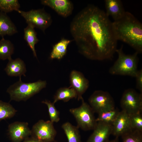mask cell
Segmentation results:
<instances>
[{
	"label": "cell",
	"mask_w": 142,
	"mask_h": 142,
	"mask_svg": "<svg viewBox=\"0 0 142 142\" xmlns=\"http://www.w3.org/2000/svg\"><path fill=\"white\" fill-rule=\"evenodd\" d=\"M70 31L79 52L89 59H110L116 52L118 40L112 22L96 6L89 5L78 13L71 22Z\"/></svg>",
	"instance_id": "cell-1"
},
{
	"label": "cell",
	"mask_w": 142,
	"mask_h": 142,
	"mask_svg": "<svg viewBox=\"0 0 142 142\" xmlns=\"http://www.w3.org/2000/svg\"><path fill=\"white\" fill-rule=\"evenodd\" d=\"M115 37L128 44L138 53L142 52V24L130 13L125 12L120 19L112 22Z\"/></svg>",
	"instance_id": "cell-2"
},
{
	"label": "cell",
	"mask_w": 142,
	"mask_h": 142,
	"mask_svg": "<svg viewBox=\"0 0 142 142\" xmlns=\"http://www.w3.org/2000/svg\"><path fill=\"white\" fill-rule=\"evenodd\" d=\"M123 45L116 52L118 57L110 68L109 73L113 75H127L135 77L138 71V54L136 52L131 55L126 54L123 50Z\"/></svg>",
	"instance_id": "cell-3"
},
{
	"label": "cell",
	"mask_w": 142,
	"mask_h": 142,
	"mask_svg": "<svg viewBox=\"0 0 142 142\" xmlns=\"http://www.w3.org/2000/svg\"><path fill=\"white\" fill-rule=\"evenodd\" d=\"M46 85L45 81L39 80L33 83H25L20 78L19 80L11 85L7 92L11 100L26 101L45 88Z\"/></svg>",
	"instance_id": "cell-4"
},
{
	"label": "cell",
	"mask_w": 142,
	"mask_h": 142,
	"mask_svg": "<svg viewBox=\"0 0 142 142\" xmlns=\"http://www.w3.org/2000/svg\"><path fill=\"white\" fill-rule=\"evenodd\" d=\"M79 107L70 109L69 111L75 118L77 126L84 131L93 130L97 123L94 112L89 105L83 98Z\"/></svg>",
	"instance_id": "cell-5"
},
{
	"label": "cell",
	"mask_w": 142,
	"mask_h": 142,
	"mask_svg": "<svg viewBox=\"0 0 142 142\" xmlns=\"http://www.w3.org/2000/svg\"><path fill=\"white\" fill-rule=\"evenodd\" d=\"M18 12L24 19L28 25L44 32L52 23L50 15L43 9H32L28 11L19 10Z\"/></svg>",
	"instance_id": "cell-6"
},
{
	"label": "cell",
	"mask_w": 142,
	"mask_h": 142,
	"mask_svg": "<svg viewBox=\"0 0 142 142\" xmlns=\"http://www.w3.org/2000/svg\"><path fill=\"white\" fill-rule=\"evenodd\" d=\"M122 110L129 115L141 113L142 110V93L133 89L126 90L123 93L120 102Z\"/></svg>",
	"instance_id": "cell-7"
},
{
	"label": "cell",
	"mask_w": 142,
	"mask_h": 142,
	"mask_svg": "<svg viewBox=\"0 0 142 142\" xmlns=\"http://www.w3.org/2000/svg\"><path fill=\"white\" fill-rule=\"evenodd\" d=\"M53 123L50 120H39L31 130V137L42 142H53L57 134Z\"/></svg>",
	"instance_id": "cell-8"
},
{
	"label": "cell",
	"mask_w": 142,
	"mask_h": 142,
	"mask_svg": "<svg viewBox=\"0 0 142 142\" xmlns=\"http://www.w3.org/2000/svg\"><path fill=\"white\" fill-rule=\"evenodd\" d=\"M88 101L94 112L98 114L115 108L114 102L111 95L102 90L94 91L89 98Z\"/></svg>",
	"instance_id": "cell-9"
},
{
	"label": "cell",
	"mask_w": 142,
	"mask_h": 142,
	"mask_svg": "<svg viewBox=\"0 0 142 142\" xmlns=\"http://www.w3.org/2000/svg\"><path fill=\"white\" fill-rule=\"evenodd\" d=\"M8 132L12 142H22L31 136V130L27 122L17 121L9 125Z\"/></svg>",
	"instance_id": "cell-10"
},
{
	"label": "cell",
	"mask_w": 142,
	"mask_h": 142,
	"mask_svg": "<svg viewBox=\"0 0 142 142\" xmlns=\"http://www.w3.org/2000/svg\"><path fill=\"white\" fill-rule=\"evenodd\" d=\"M70 87L73 89L76 92L78 100H81L83 98V95L89 87V81L82 73L73 70L70 74Z\"/></svg>",
	"instance_id": "cell-11"
},
{
	"label": "cell",
	"mask_w": 142,
	"mask_h": 142,
	"mask_svg": "<svg viewBox=\"0 0 142 142\" xmlns=\"http://www.w3.org/2000/svg\"><path fill=\"white\" fill-rule=\"evenodd\" d=\"M111 134L118 137L122 136L131 129L129 115L125 111H120L112 125Z\"/></svg>",
	"instance_id": "cell-12"
},
{
	"label": "cell",
	"mask_w": 142,
	"mask_h": 142,
	"mask_svg": "<svg viewBox=\"0 0 142 142\" xmlns=\"http://www.w3.org/2000/svg\"><path fill=\"white\" fill-rule=\"evenodd\" d=\"M87 142H108L111 134L112 125L98 122Z\"/></svg>",
	"instance_id": "cell-13"
},
{
	"label": "cell",
	"mask_w": 142,
	"mask_h": 142,
	"mask_svg": "<svg viewBox=\"0 0 142 142\" xmlns=\"http://www.w3.org/2000/svg\"><path fill=\"white\" fill-rule=\"evenodd\" d=\"M41 2L43 5L50 7L64 17L69 16L73 9L72 4L68 0H43Z\"/></svg>",
	"instance_id": "cell-14"
},
{
	"label": "cell",
	"mask_w": 142,
	"mask_h": 142,
	"mask_svg": "<svg viewBox=\"0 0 142 142\" xmlns=\"http://www.w3.org/2000/svg\"><path fill=\"white\" fill-rule=\"evenodd\" d=\"M106 14L111 16L114 21L121 18L124 15V11L120 0H105L104 1Z\"/></svg>",
	"instance_id": "cell-15"
},
{
	"label": "cell",
	"mask_w": 142,
	"mask_h": 142,
	"mask_svg": "<svg viewBox=\"0 0 142 142\" xmlns=\"http://www.w3.org/2000/svg\"><path fill=\"white\" fill-rule=\"evenodd\" d=\"M8 60L5 69L8 75L11 77L19 76L20 78L22 75L26 76V69L25 63L23 60L19 58L14 60L11 58Z\"/></svg>",
	"instance_id": "cell-16"
},
{
	"label": "cell",
	"mask_w": 142,
	"mask_h": 142,
	"mask_svg": "<svg viewBox=\"0 0 142 142\" xmlns=\"http://www.w3.org/2000/svg\"><path fill=\"white\" fill-rule=\"evenodd\" d=\"M17 32L16 26L7 13L0 12V36H12Z\"/></svg>",
	"instance_id": "cell-17"
},
{
	"label": "cell",
	"mask_w": 142,
	"mask_h": 142,
	"mask_svg": "<svg viewBox=\"0 0 142 142\" xmlns=\"http://www.w3.org/2000/svg\"><path fill=\"white\" fill-rule=\"evenodd\" d=\"M63 130L67 139L68 142H81L79 128L68 122L62 125Z\"/></svg>",
	"instance_id": "cell-18"
},
{
	"label": "cell",
	"mask_w": 142,
	"mask_h": 142,
	"mask_svg": "<svg viewBox=\"0 0 142 142\" xmlns=\"http://www.w3.org/2000/svg\"><path fill=\"white\" fill-rule=\"evenodd\" d=\"M34 28L31 25H28L24 29V38L32 50L34 56L37 58L35 46L39 40L37 37V33Z\"/></svg>",
	"instance_id": "cell-19"
},
{
	"label": "cell",
	"mask_w": 142,
	"mask_h": 142,
	"mask_svg": "<svg viewBox=\"0 0 142 142\" xmlns=\"http://www.w3.org/2000/svg\"><path fill=\"white\" fill-rule=\"evenodd\" d=\"M70 42V40L62 39L54 45L50 54V58L58 59L62 58L65 54L67 46Z\"/></svg>",
	"instance_id": "cell-20"
},
{
	"label": "cell",
	"mask_w": 142,
	"mask_h": 142,
	"mask_svg": "<svg viewBox=\"0 0 142 142\" xmlns=\"http://www.w3.org/2000/svg\"><path fill=\"white\" fill-rule=\"evenodd\" d=\"M77 93L75 90L70 87L61 88L57 91L54 95L53 103L55 104L59 100L67 102L70 99L77 98Z\"/></svg>",
	"instance_id": "cell-21"
},
{
	"label": "cell",
	"mask_w": 142,
	"mask_h": 142,
	"mask_svg": "<svg viewBox=\"0 0 142 142\" xmlns=\"http://www.w3.org/2000/svg\"><path fill=\"white\" fill-rule=\"evenodd\" d=\"M14 50L13 45L11 42L2 37L0 40V59L4 60L11 59Z\"/></svg>",
	"instance_id": "cell-22"
},
{
	"label": "cell",
	"mask_w": 142,
	"mask_h": 142,
	"mask_svg": "<svg viewBox=\"0 0 142 142\" xmlns=\"http://www.w3.org/2000/svg\"><path fill=\"white\" fill-rule=\"evenodd\" d=\"M119 110L115 108L113 109L101 112L98 114L96 121L109 124L112 125L119 112Z\"/></svg>",
	"instance_id": "cell-23"
},
{
	"label": "cell",
	"mask_w": 142,
	"mask_h": 142,
	"mask_svg": "<svg viewBox=\"0 0 142 142\" xmlns=\"http://www.w3.org/2000/svg\"><path fill=\"white\" fill-rule=\"evenodd\" d=\"M17 111L10 103L0 100V121L13 117Z\"/></svg>",
	"instance_id": "cell-24"
},
{
	"label": "cell",
	"mask_w": 142,
	"mask_h": 142,
	"mask_svg": "<svg viewBox=\"0 0 142 142\" xmlns=\"http://www.w3.org/2000/svg\"><path fill=\"white\" fill-rule=\"evenodd\" d=\"M20 7L17 0H0V12L6 13L14 11L18 12Z\"/></svg>",
	"instance_id": "cell-25"
},
{
	"label": "cell",
	"mask_w": 142,
	"mask_h": 142,
	"mask_svg": "<svg viewBox=\"0 0 142 142\" xmlns=\"http://www.w3.org/2000/svg\"><path fill=\"white\" fill-rule=\"evenodd\" d=\"M123 142H142V132L131 129L121 136Z\"/></svg>",
	"instance_id": "cell-26"
},
{
	"label": "cell",
	"mask_w": 142,
	"mask_h": 142,
	"mask_svg": "<svg viewBox=\"0 0 142 142\" xmlns=\"http://www.w3.org/2000/svg\"><path fill=\"white\" fill-rule=\"evenodd\" d=\"M42 103L47 106L50 120L53 123H57L60 120L59 112L54 106V104L49 100H45Z\"/></svg>",
	"instance_id": "cell-27"
},
{
	"label": "cell",
	"mask_w": 142,
	"mask_h": 142,
	"mask_svg": "<svg viewBox=\"0 0 142 142\" xmlns=\"http://www.w3.org/2000/svg\"><path fill=\"white\" fill-rule=\"evenodd\" d=\"M129 115L131 129L142 132V116L141 113Z\"/></svg>",
	"instance_id": "cell-28"
},
{
	"label": "cell",
	"mask_w": 142,
	"mask_h": 142,
	"mask_svg": "<svg viewBox=\"0 0 142 142\" xmlns=\"http://www.w3.org/2000/svg\"><path fill=\"white\" fill-rule=\"evenodd\" d=\"M136 79V88L140 93H142V69L138 70L135 77Z\"/></svg>",
	"instance_id": "cell-29"
},
{
	"label": "cell",
	"mask_w": 142,
	"mask_h": 142,
	"mask_svg": "<svg viewBox=\"0 0 142 142\" xmlns=\"http://www.w3.org/2000/svg\"><path fill=\"white\" fill-rule=\"evenodd\" d=\"M23 142H42L31 136L26 139Z\"/></svg>",
	"instance_id": "cell-30"
},
{
	"label": "cell",
	"mask_w": 142,
	"mask_h": 142,
	"mask_svg": "<svg viewBox=\"0 0 142 142\" xmlns=\"http://www.w3.org/2000/svg\"><path fill=\"white\" fill-rule=\"evenodd\" d=\"M118 138L116 137L114 139L110 140H109L108 142H119Z\"/></svg>",
	"instance_id": "cell-31"
}]
</instances>
